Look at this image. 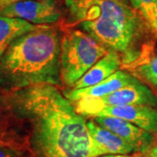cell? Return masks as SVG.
<instances>
[{
	"mask_svg": "<svg viewBox=\"0 0 157 157\" xmlns=\"http://www.w3.org/2000/svg\"><path fill=\"white\" fill-rule=\"evenodd\" d=\"M87 128L94 143V155L100 157L105 155L131 154L138 152L133 144L113 134L108 129L104 128L95 121H88Z\"/></svg>",
	"mask_w": 157,
	"mask_h": 157,
	"instance_id": "9",
	"label": "cell"
},
{
	"mask_svg": "<svg viewBox=\"0 0 157 157\" xmlns=\"http://www.w3.org/2000/svg\"><path fill=\"white\" fill-rule=\"evenodd\" d=\"M138 80L139 79L131 73L118 70L98 84L81 89L69 90L65 93V96L72 102L78 101L84 98L101 97L113 93L126 86L133 84Z\"/></svg>",
	"mask_w": 157,
	"mask_h": 157,
	"instance_id": "10",
	"label": "cell"
},
{
	"mask_svg": "<svg viewBox=\"0 0 157 157\" xmlns=\"http://www.w3.org/2000/svg\"><path fill=\"white\" fill-rule=\"evenodd\" d=\"M1 101L12 115L29 123L38 157H94L87 121L56 86L16 90Z\"/></svg>",
	"mask_w": 157,
	"mask_h": 157,
	"instance_id": "1",
	"label": "cell"
},
{
	"mask_svg": "<svg viewBox=\"0 0 157 157\" xmlns=\"http://www.w3.org/2000/svg\"><path fill=\"white\" fill-rule=\"evenodd\" d=\"M39 25L21 18L0 15V59L15 39L38 28Z\"/></svg>",
	"mask_w": 157,
	"mask_h": 157,
	"instance_id": "12",
	"label": "cell"
},
{
	"mask_svg": "<svg viewBox=\"0 0 157 157\" xmlns=\"http://www.w3.org/2000/svg\"><path fill=\"white\" fill-rule=\"evenodd\" d=\"M1 99H2V97H1V96H0V101H1Z\"/></svg>",
	"mask_w": 157,
	"mask_h": 157,
	"instance_id": "21",
	"label": "cell"
},
{
	"mask_svg": "<svg viewBox=\"0 0 157 157\" xmlns=\"http://www.w3.org/2000/svg\"><path fill=\"white\" fill-rule=\"evenodd\" d=\"M98 125L108 129L113 134L130 142L137 148L138 152H144L150 148L153 136L152 134L137 127L128 121L108 115L93 117Z\"/></svg>",
	"mask_w": 157,
	"mask_h": 157,
	"instance_id": "7",
	"label": "cell"
},
{
	"mask_svg": "<svg viewBox=\"0 0 157 157\" xmlns=\"http://www.w3.org/2000/svg\"><path fill=\"white\" fill-rule=\"evenodd\" d=\"M130 67H135L140 76L157 87V54L147 60H138Z\"/></svg>",
	"mask_w": 157,
	"mask_h": 157,
	"instance_id": "14",
	"label": "cell"
},
{
	"mask_svg": "<svg viewBox=\"0 0 157 157\" xmlns=\"http://www.w3.org/2000/svg\"><path fill=\"white\" fill-rule=\"evenodd\" d=\"M0 157H17V154L10 146L0 143Z\"/></svg>",
	"mask_w": 157,
	"mask_h": 157,
	"instance_id": "16",
	"label": "cell"
},
{
	"mask_svg": "<svg viewBox=\"0 0 157 157\" xmlns=\"http://www.w3.org/2000/svg\"><path fill=\"white\" fill-rule=\"evenodd\" d=\"M147 151L135 152V154H113V155H105L100 157H147Z\"/></svg>",
	"mask_w": 157,
	"mask_h": 157,
	"instance_id": "17",
	"label": "cell"
},
{
	"mask_svg": "<svg viewBox=\"0 0 157 157\" xmlns=\"http://www.w3.org/2000/svg\"><path fill=\"white\" fill-rule=\"evenodd\" d=\"M121 61L122 59L118 52H108L73 85V89L86 88L100 83L118 71Z\"/></svg>",
	"mask_w": 157,
	"mask_h": 157,
	"instance_id": "11",
	"label": "cell"
},
{
	"mask_svg": "<svg viewBox=\"0 0 157 157\" xmlns=\"http://www.w3.org/2000/svg\"><path fill=\"white\" fill-rule=\"evenodd\" d=\"M18 1H23V0H0V9H2L3 7L11 5L12 3H16Z\"/></svg>",
	"mask_w": 157,
	"mask_h": 157,
	"instance_id": "18",
	"label": "cell"
},
{
	"mask_svg": "<svg viewBox=\"0 0 157 157\" xmlns=\"http://www.w3.org/2000/svg\"><path fill=\"white\" fill-rule=\"evenodd\" d=\"M0 15L21 18L34 25H51L60 19L61 12L56 0H23L3 7Z\"/></svg>",
	"mask_w": 157,
	"mask_h": 157,
	"instance_id": "6",
	"label": "cell"
},
{
	"mask_svg": "<svg viewBox=\"0 0 157 157\" xmlns=\"http://www.w3.org/2000/svg\"><path fill=\"white\" fill-rule=\"evenodd\" d=\"M125 105H146L157 108V96L139 79L107 95L84 98L74 102L78 113L92 117L106 107Z\"/></svg>",
	"mask_w": 157,
	"mask_h": 157,
	"instance_id": "5",
	"label": "cell"
},
{
	"mask_svg": "<svg viewBox=\"0 0 157 157\" xmlns=\"http://www.w3.org/2000/svg\"><path fill=\"white\" fill-rule=\"evenodd\" d=\"M149 150V149H148ZM147 150V157H150V155H149V151Z\"/></svg>",
	"mask_w": 157,
	"mask_h": 157,
	"instance_id": "20",
	"label": "cell"
},
{
	"mask_svg": "<svg viewBox=\"0 0 157 157\" xmlns=\"http://www.w3.org/2000/svg\"><path fill=\"white\" fill-rule=\"evenodd\" d=\"M69 27H77L118 52L131 66L141 57L137 44L148 25L128 0H65Z\"/></svg>",
	"mask_w": 157,
	"mask_h": 157,
	"instance_id": "2",
	"label": "cell"
},
{
	"mask_svg": "<svg viewBox=\"0 0 157 157\" xmlns=\"http://www.w3.org/2000/svg\"><path fill=\"white\" fill-rule=\"evenodd\" d=\"M108 51L79 29L67 28L60 39L61 80L73 86Z\"/></svg>",
	"mask_w": 157,
	"mask_h": 157,
	"instance_id": "4",
	"label": "cell"
},
{
	"mask_svg": "<svg viewBox=\"0 0 157 157\" xmlns=\"http://www.w3.org/2000/svg\"><path fill=\"white\" fill-rule=\"evenodd\" d=\"M149 155L150 157H157V146L149 148Z\"/></svg>",
	"mask_w": 157,
	"mask_h": 157,
	"instance_id": "19",
	"label": "cell"
},
{
	"mask_svg": "<svg viewBox=\"0 0 157 157\" xmlns=\"http://www.w3.org/2000/svg\"><path fill=\"white\" fill-rule=\"evenodd\" d=\"M108 115L135 124L150 134L157 133V108L146 105H125L104 108L95 116ZM94 116V117H95Z\"/></svg>",
	"mask_w": 157,
	"mask_h": 157,
	"instance_id": "8",
	"label": "cell"
},
{
	"mask_svg": "<svg viewBox=\"0 0 157 157\" xmlns=\"http://www.w3.org/2000/svg\"><path fill=\"white\" fill-rule=\"evenodd\" d=\"M148 26L157 33V0H128Z\"/></svg>",
	"mask_w": 157,
	"mask_h": 157,
	"instance_id": "13",
	"label": "cell"
},
{
	"mask_svg": "<svg viewBox=\"0 0 157 157\" xmlns=\"http://www.w3.org/2000/svg\"><path fill=\"white\" fill-rule=\"evenodd\" d=\"M3 105H0V143L2 144H5V145H7V141H6L5 140V133H6V121H5V114L3 113L2 110H3ZM9 146V145H7Z\"/></svg>",
	"mask_w": 157,
	"mask_h": 157,
	"instance_id": "15",
	"label": "cell"
},
{
	"mask_svg": "<svg viewBox=\"0 0 157 157\" xmlns=\"http://www.w3.org/2000/svg\"><path fill=\"white\" fill-rule=\"evenodd\" d=\"M60 39L50 25L16 39L0 59V90L5 94L38 85L61 82Z\"/></svg>",
	"mask_w": 157,
	"mask_h": 157,
	"instance_id": "3",
	"label": "cell"
}]
</instances>
